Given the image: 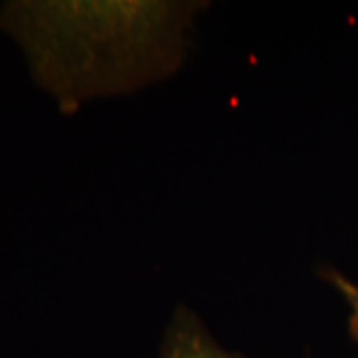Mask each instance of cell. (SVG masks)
Instances as JSON below:
<instances>
[{
    "mask_svg": "<svg viewBox=\"0 0 358 358\" xmlns=\"http://www.w3.org/2000/svg\"><path fill=\"white\" fill-rule=\"evenodd\" d=\"M206 0H7L0 32L64 115L133 95L185 69Z\"/></svg>",
    "mask_w": 358,
    "mask_h": 358,
    "instance_id": "6da1fadb",
    "label": "cell"
},
{
    "mask_svg": "<svg viewBox=\"0 0 358 358\" xmlns=\"http://www.w3.org/2000/svg\"><path fill=\"white\" fill-rule=\"evenodd\" d=\"M159 358H248L224 348L203 319L185 303L174 308L164 329Z\"/></svg>",
    "mask_w": 358,
    "mask_h": 358,
    "instance_id": "7a4b0ae2",
    "label": "cell"
},
{
    "mask_svg": "<svg viewBox=\"0 0 358 358\" xmlns=\"http://www.w3.org/2000/svg\"><path fill=\"white\" fill-rule=\"evenodd\" d=\"M317 274L330 287L337 290V292L345 299V302L350 307V317H348V334L358 343V284L348 279L345 274L338 271V268L325 266L317 271Z\"/></svg>",
    "mask_w": 358,
    "mask_h": 358,
    "instance_id": "3957f363",
    "label": "cell"
}]
</instances>
